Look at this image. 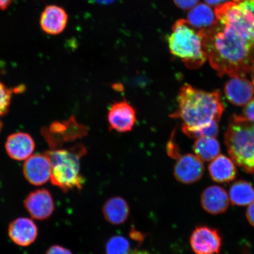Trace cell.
<instances>
[{"instance_id": "obj_13", "label": "cell", "mask_w": 254, "mask_h": 254, "mask_svg": "<svg viewBox=\"0 0 254 254\" xmlns=\"http://www.w3.org/2000/svg\"><path fill=\"white\" fill-rule=\"evenodd\" d=\"M200 203L208 213L219 215L224 213L229 208L230 200L226 190L220 186L207 187L201 193Z\"/></svg>"}, {"instance_id": "obj_2", "label": "cell", "mask_w": 254, "mask_h": 254, "mask_svg": "<svg viewBox=\"0 0 254 254\" xmlns=\"http://www.w3.org/2000/svg\"><path fill=\"white\" fill-rule=\"evenodd\" d=\"M177 101L179 108L170 117L183 121L182 130L187 135L218 123L224 110L219 90L205 92L185 84L180 89Z\"/></svg>"}, {"instance_id": "obj_26", "label": "cell", "mask_w": 254, "mask_h": 254, "mask_svg": "<svg viewBox=\"0 0 254 254\" xmlns=\"http://www.w3.org/2000/svg\"><path fill=\"white\" fill-rule=\"evenodd\" d=\"M233 2L254 15V0H233Z\"/></svg>"}, {"instance_id": "obj_18", "label": "cell", "mask_w": 254, "mask_h": 254, "mask_svg": "<svg viewBox=\"0 0 254 254\" xmlns=\"http://www.w3.org/2000/svg\"><path fill=\"white\" fill-rule=\"evenodd\" d=\"M209 175L212 180L218 183L231 182L237 176L236 166L230 158L220 155L209 166Z\"/></svg>"}, {"instance_id": "obj_7", "label": "cell", "mask_w": 254, "mask_h": 254, "mask_svg": "<svg viewBox=\"0 0 254 254\" xmlns=\"http://www.w3.org/2000/svg\"><path fill=\"white\" fill-rule=\"evenodd\" d=\"M190 243L195 254H219L222 247V238L215 228L199 225L190 235Z\"/></svg>"}, {"instance_id": "obj_22", "label": "cell", "mask_w": 254, "mask_h": 254, "mask_svg": "<svg viewBox=\"0 0 254 254\" xmlns=\"http://www.w3.org/2000/svg\"><path fill=\"white\" fill-rule=\"evenodd\" d=\"M131 252L129 241L125 237L113 236L106 244V254H130Z\"/></svg>"}, {"instance_id": "obj_11", "label": "cell", "mask_w": 254, "mask_h": 254, "mask_svg": "<svg viewBox=\"0 0 254 254\" xmlns=\"http://www.w3.org/2000/svg\"><path fill=\"white\" fill-rule=\"evenodd\" d=\"M204 172L202 161L196 155L186 154L179 156L175 164L174 174L181 183L191 184L198 182Z\"/></svg>"}, {"instance_id": "obj_24", "label": "cell", "mask_w": 254, "mask_h": 254, "mask_svg": "<svg viewBox=\"0 0 254 254\" xmlns=\"http://www.w3.org/2000/svg\"><path fill=\"white\" fill-rule=\"evenodd\" d=\"M199 0H174L175 4L184 10H190L198 4Z\"/></svg>"}, {"instance_id": "obj_15", "label": "cell", "mask_w": 254, "mask_h": 254, "mask_svg": "<svg viewBox=\"0 0 254 254\" xmlns=\"http://www.w3.org/2000/svg\"><path fill=\"white\" fill-rule=\"evenodd\" d=\"M224 92L230 103L243 106L252 100L254 87L252 82L244 77H231L225 84Z\"/></svg>"}, {"instance_id": "obj_27", "label": "cell", "mask_w": 254, "mask_h": 254, "mask_svg": "<svg viewBox=\"0 0 254 254\" xmlns=\"http://www.w3.org/2000/svg\"><path fill=\"white\" fill-rule=\"evenodd\" d=\"M46 254H73L70 250L59 245L51 246L47 250Z\"/></svg>"}, {"instance_id": "obj_3", "label": "cell", "mask_w": 254, "mask_h": 254, "mask_svg": "<svg viewBox=\"0 0 254 254\" xmlns=\"http://www.w3.org/2000/svg\"><path fill=\"white\" fill-rule=\"evenodd\" d=\"M85 146L77 144L68 148L51 149L45 154L52 164L51 182L64 192L83 187L85 180L80 172L81 159L86 154Z\"/></svg>"}, {"instance_id": "obj_17", "label": "cell", "mask_w": 254, "mask_h": 254, "mask_svg": "<svg viewBox=\"0 0 254 254\" xmlns=\"http://www.w3.org/2000/svg\"><path fill=\"white\" fill-rule=\"evenodd\" d=\"M129 212L128 203L120 196L108 199L103 208L105 219L109 223L115 225L125 223L129 217Z\"/></svg>"}, {"instance_id": "obj_29", "label": "cell", "mask_w": 254, "mask_h": 254, "mask_svg": "<svg viewBox=\"0 0 254 254\" xmlns=\"http://www.w3.org/2000/svg\"><path fill=\"white\" fill-rule=\"evenodd\" d=\"M14 0H0V9L5 10L7 9Z\"/></svg>"}, {"instance_id": "obj_10", "label": "cell", "mask_w": 254, "mask_h": 254, "mask_svg": "<svg viewBox=\"0 0 254 254\" xmlns=\"http://www.w3.org/2000/svg\"><path fill=\"white\" fill-rule=\"evenodd\" d=\"M136 120L134 108L126 100L112 104L108 114L110 129L119 132L131 131Z\"/></svg>"}, {"instance_id": "obj_9", "label": "cell", "mask_w": 254, "mask_h": 254, "mask_svg": "<svg viewBox=\"0 0 254 254\" xmlns=\"http://www.w3.org/2000/svg\"><path fill=\"white\" fill-rule=\"evenodd\" d=\"M52 170V164L45 154L32 155L25 160L23 166L25 179L35 186H43L49 182Z\"/></svg>"}, {"instance_id": "obj_28", "label": "cell", "mask_w": 254, "mask_h": 254, "mask_svg": "<svg viewBox=\"0 0 254 254\" xmlns=\"http://www.w3.org/2000/svg\"><path fill=\"white\" fill-rule=\"evenodd\" d=\"M246 215L247 221L254 227V201L248 206Z\"/></svg>"}, {"instance_id": "obj_20", "label": "cell", "mask_w": 254, "mask_h": 254, "mask_svg": "<svg viewBox=\"0 0 254 254\" xmlns=\"http://www.w3.org/2000/svg\"><path fill=\"white\" fill-rule=\"evenodd\" d=\"M228 195L233 205L249 206L254 201V189L250 183L246 181H238L230 187Z\"/></svg>"}, {"instance_id": "obj_6", "label": "cell", "mask_w": 254, "mask_h": 254, "mask_svg": "<svg viewBox=\"0 0 254 254\" xmlns=\"http://www.w3.org/2000/svg\"><path fill=\"white\" fill-rule=\"evenodd\" d=\"M87 133L86 127L71 118L64 122L53 124L49 129L44 132V135L53 149L58 148L65 142L80 138Z\"/></svg>"}, {"instance_id": "obj_25", "label": "cell", "mask_w": 254, "mask_h": 254, "mask_svg": "<svg viewBox=\"0 0 254 254\" xmlns=\"http://www.w3.org/2000/svg\"><path fill=\"white\" fill-rule=\"evenodd\" d=\"M242 116L244 119L254 123V98L247 104Z\"/></svg>"}, {"instance_id": "obj_1", "label": "cell", "mask_w": 254, "mask_h": 254, "mask_svg": "<svg viewBox=\"0 0 254 254\" xmlns=\"http://www.w3.org/2000/svg\"><path fill=\"white\" fill-rule=\"evenodd\" d=\"M214 12V24L199 31L207 59L219 75L244 77L254 63V15L234 2Z\"/></svg>"}, {"instance_id": "obj_5", "label": "cell", "mask_w": 254, "mask_h": 254, "mask_svg": "<svg viewBox=\"0 0 254 254\" xmlns=\"http://www.w3.org/2000/svg\"><path fill=\"white\" fill-rule=\"evenodd\" d=\"M225 138L232 160L246 172L254 174V123L234 116Z\"/></svg>"}, {"instance_id": "obj_21", "label": "cell", "mask_w": 254, "mask_h": 254, "mask_svg": "<svg viewBox=\"0 0 254 254\" xmlns=\"http://www.w3.org/2000/svg\"><path fill=\"white\" fill-rule=\"evenodd\" d=\"M196 156L202 161H213L220 152V146L214 137L206 136L196 139L193 145Z\"/></svg>"}, {"instance_id": "obj_4", "label": "cell", "mask_w": 254, "mask_h": 254, "mask_svg": "<svg viewBox=\"0 0 254 254\" xmlns=\"http://www.w3.org/2000/svg\"><path fill=\"white\" fill-rule=\"evenodd\" d=\"M172 30L167 39L170 53L182 59L189 69L198 68L204 64L207 57L199 31L185 19L177 20Z\"/></svg>"}, {"instance_id": "obj_34", "label": "cell", "mask_w": 254, "mask_h": 254, "mask_svg": "<svg viewBox=\"0 0 254 254\" xmlns=\"http://www.w3.org/2000/svg\"><path fill=\"white\" fill-rule=\"evenodd\" d=\"M2 127H3L2 123L1 121L0 120V132H1V130L2 129Z\"/></svg>"}, {"instance_id": "obj_19", "label": "cell", "mask_w": 254, "mask_h": 254, "mask_svg": "<svg viewBox=\"0 0 254 254\" xmlns=\"http://www.w3.org/2000/svg\"><path fill=\"white\" fill-rule=\"evenodd\" d=\"M215 12L207 4H198L190 9L187 16V21L195 28L201 31L208 29L216 21Z\"/></svg>"}, {"instance_id": "obj_23", "label": "cell", "mask_w": 254, "mask_h": 254, "mask_svg": "<svg viewBox=\"0 0 254 254\" xmlns=\"http://www.w3.org/2000/svg\"><path fill=\"white\" fill-rule=\"evenodd\" d=\"M12 92L0 81V117L8 112L10 106Z\"/></svg>"}, {"instance_id": "obj_16", "label": "cell", "mask_w": 254, "mask_h": 254, "mask_svg": "<svg viewBox=\"0 0 254 254\" xmlns=\"http://www.w3.org/2000/svg\"><path fill=\"white\" fill-rule=\"evenodd\" d=\"M35 142L27 133L18 132L8 136L5 142V150L9 157L17 161L26 160L33 155Z\"/></svg>"}, {"instance_id": "obj_14", "label": "cell", "mask_w": 254, "mask_h": 254, "mask_svg": "<svg viewBox=\"0 0 254 254\" xmlns=\"http://www.w3.org/2000/svg\"><path fill=\"white\" fill-rule=\"evenodd\" d=\"M68 18L64 9L55 5H48L41 14L40 27L46 33L55 36L65 30Z\"/></svg>"}, {"instance_id": "obj_31", "label": "cell", "mask_w": 254, "mask_h": 254, "mask_svg": "<svg viewBox=\"0 0 254 254\" xmlns=\"http://www.w3.org/2000/svg\"><path fill=\"white\" fill-rule=\"evenodd\" d=\"M95 1L101 4H109L113 2L114 0H95Z\"/></svg>"}, {"instance_id": "obj_32", "label": "cell", "mask_w": 254, "mask_h": 254, "mask_svg": "<svg viewBox=\"0 0 254 254\" xmlns=\"http://www.w3.org/2000/svg\"><path fill=\"white\" fill-rule=\"evenodd\" d=\"M130 254H152L150 253L147 252V251H134V252H131Z\"/></svg>"}, {"instance_id": "obj_30", "label": "cell", "mask_w": 254, "mask_h": 254, "mask_svg": "<svg viewBox=\"0 0 254 254\" xmlns=\"http://www.w3.org/2000/svg\"><path fill=\"white\" fill-rule=\"evenodd\" d=\"M227 0H205L206 4L210 5H220L224 4Z\"/></svg>"}, {"instance_id": "obj_12", "label": "cell", "mask_w": 254, "mask_h": 254, "mask_svg": "<svg viewBox=\"0 0 254 254\" xmlns=\"http://www.w3.org/2000/svg\"><path fill=\"white\" fill-rule=\"evenodd\" d=\"M8 234L10 240L16 245L28 247L37 240L39 230L37 225L30 218H16L9 224Z\"/></svg>"}, {"instance_id": "obj_33", "label": "cell", "mask_w": 254, "mask_h": 254, "mask_svg": "<svg viewBox=\"0 0 254 254\" xmlns=\"http://www.w3.org/2000/svg\"><path fill=\"white\" fill-rule=\"evenodd\" d=\"M251 73H252V81H253V86L254 87V64L252 69V71H251Z\"/></svg>"}, {"instance_id": "obj_8", "label": "cell", "mask_w": 254, "mask_h": 254, "mask_svg": "<svg viewBox=\"0 0 254 254\" xmlns=\"http://www.w3.org/2000/svg\"><path fill=\"white\" fill-rule=\"evenodd\" d=\"M24 205L31 217L43 221L52 217L55 209L52 194L46 189L33 190L25 199Z\"/></svg>"}]
</instances>
